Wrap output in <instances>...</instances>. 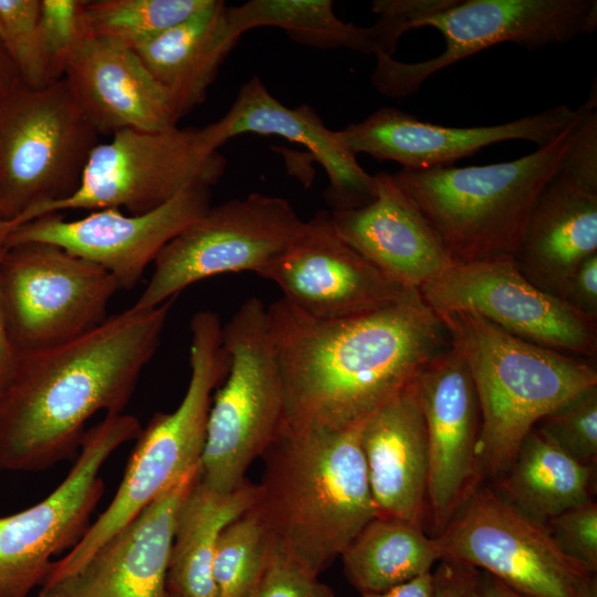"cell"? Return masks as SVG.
I'll list each match as a JSON object with an SVG mask.
<instances>
[{
	"instance_id": "f6af8a7d",
	"label": "cell",
	"mask_w": 597,
	"mask_h": 597,
	"mask_svg": "<svg viewBox=\"0 0 597 597\" xmlns=\"http://www.w3.org/2000/svg\"><path fill=\"white\" fill-rule=\"evenodd\" d=\"M20 82L17 70L0 44V95L10 91Z\"/></svg>"
},
{
	"instance_id": "d4e9b609",
	"label": "cell",
	"mask_w": 597,
	"mask_h": 597,
	"mask_svg": "<svg viewBox=\"0 0 597 597\" xmlns=\"http://www.w3.org/2000/svg\"><path fill=\"white\" fill-rule=\"evenodd\" d=\"M594 254L597 191L559 169L537 197L513 261L528 282L564 300L569 279Z\"/></svg>"
},
{
	"instance_id": "681fc988",
	"label": "cell",
	"mask_w": 597,
	"mask_h": 597,
	"mask_svg": "<svg viewBox=\"0 0 597 597\" xmlns=\"http://www.w3.org/2000/svg\"><path fill=\"white\" fill-rule=\"evenodd\" d=\"M0 471H1V469H0Z\"/></svg>"
},
{
	"instance_id": "7402d4cb",
	"label": "cell",
	"mask_w": 597,
	"mask_h": 597,
	"mask_svg": "<svg viewBox=\"0 0 597 597\" xmlns=\"http://www.w3.org/2000/svg\"><path fill=\"white\" fill-rule=\"evenodd\" d=\"M63 77L98 135L165 130L181 118L137 53L111 41L87 38L69 59Z\"/></svg>"
},
{
	"instance_id": "e0dca14e",
	"label": "cell",
	"mask_w": 597,
	"mask_h": 597,
	"mask_svg": "<svg viewBox=\"0 0 597 597\" xmlns=\"http://www.w3.org/2000/svg\"><path fill=\"white\" fill-rule=\"evenodd\" d=\"M258 275L277 285L294 308L321 321L374 312L412 291L349 247L336 232L329 210L305 221L294 243Z\"/></svg>"
},
{
	"instance_id": "ab89813d",
	"label": "cell",
	"mask_w": 597,
	"mask_h": 597,
	"mask_svg": "<svg viewBox=\"0 0 597 597\" xmlns=\"http://www.w3.org/2000/svg\"><path fill=\"white\" fill-rule=\"evenodd\" d=\"M432 597H480V569L452 559H440L432 570Z\"/></svg>"
},
{
	"instance_id": "7a4b0ae2",
	"label": "cell",
	"mask_w": 597,
	"mask_h": 597,
	"mask_svg": "<svg viewBox=\"0 0 597 597\" xmlns=\"http://www.w3.org/2000/svg\"><path fill=\"white\" fill-rule=\"evenodd\" d=\"M175 300L133 305L75 338L18 352L0 388V469H50L76 457L94 415L122 413Z\"/></svg>"
},
{
	"instance_id": "4316f807",
	"label": "cell",
	"mask_w": 597,
	"mask_h": 597,
	"mask_svg": "<svg viewBox=\"0 0 597 597\" xmlns=\"http://www.w3.org/2000/svg\"><path fill=\"white\" fill-rule=\"evenodd\" d=\"M256 484L245 480L230 492L207 486L200 475L176 516L166 591L170 597H217L213 561L223 528L250 510Z\"/></svg>"
},
{
	"instance_id": "8fae6325",
	"label": "cell",
	"mask_w": 597,
	"mask_h": 597,
	"mask_svg": "<svg viewBox=\"0 0 597 597\" xmlns=\"http://www.w3.org/2000/svg\"><path fill=\"white\" fill-rule=\"evenodd\" d=\"M430 27L446 40L432 59L406 63L377 53L370 80L388 97L416 94L434 73L500 43L527 50L567 43L597 29L596 0H453L413 29Z\"/></svg>"
},
{
	"instance_id": "603a6c76",
	"label": "cell",
	"mask_w": 597,
	"mask_h": 597,
	"mask_svg": "<svg viewBox=\"0 0 597 597\" xmlns=\"http://www.w3.org/2000/svg\"><path fill=\"white\" fill-rule=\"evenodd\" d=\"M206 128L218 149L228 139L247 133L275 135L303 145L327 174L325 196L332 210L359 208L376 196L374 175L359 165L338 130L327 128L306 104L294 108L282 104L256 75L240 87L229 111Z\"/></svg>"
},
{
	"instance_id": "9c48e42d",
	"label": "cell",
	"mask_w": 597,
	"mask_h": 597,
	"mask_svg": "<svg viewBox=\"0 0 597 597\" xmlns=\"http://www.w3.org/2000/svg\"><path fill=\"white\" fill-rule=\"evenodd\" d=\"M227 167L205 127L158 132L124 129L90 155L77 189L67 198L30 210L8 222L14 229L62 210L125 208L151 211L193 186L216 185Z\"/></svg>"
},
{
	"instance_id": "8992f818",
	"label": "cell",
	"mask_w": 597,
	"mask_h": 597,
	"mask_svg": "<svg viewBox=\"0 0 597 597\" xmlns=\"http://www.w3.org/2000/svg\"><path fill=\"white\" fill-rule=\"evenodd\" d=\"M222 324L211 311L196 313L190 323V378L178 407L153 416L142 428L118 489L82 540L51 563L43 583L80 568L113 534L136 517L185 473L200 465L213 390L226 378L229 355Z\"/></svg>"
},
{
	"instance_id": "5bb4252c",
	"label": "cell",
	"mask_w": 597,
	"mask_h": 597,
	"mask_svg": "<svg viewBox=\"0 0 597 597\" xmlns=\"http://www.w3.org/2000/svg\"><path fill=\"white\" fill-rule=\"evenodd\" d=\"M433 538L440 559L482 569L530 597H577L594 576L561 552L545 523L482 484Z\"/></svg>"
},
{
	"instance_id": "d6a6232c",
	"label": "cell",
	"mask_w": 597,
	"mask_h": 597,
	"mask_svg": "<svg viewBox=\"0 0 597 597\" xmlns=\"http://www.w3.org/2000/svg\"><path fill=\"white\" fill-rule=\"evenodd\" d=\"M41 0H0V44L23 85L40 90L59 81L40 32Z\"/></svg>"
},
{
	"instance_id": "74e56055",
	"label": "cell",
	"mask_w": 597,
	"mask_h": 597,
	"mask_svg": "<svg viewBox=\"0 0 597 597\" xmlns=\"http://www.w3.org/2000/svg\"><path fill=\"white\" fill-rule=\"evenodd\" d=\"M248 597H334L329 586L275 548Z\"/></svg>"
},
{
	"instance_id": "4dcf8cb0",
	"label": "cell",
	"mask_w": 597,
	"mask_h": 597,
	"mask_svg": "<svg viewBox=\"0 0 597 597\" xmlns=\"http://www.w3.org/2000/svg\"><path fill=\"white\" fill-rule=\"evenodd\" d=\"M213 0H98L86 1L91 36L130 50L208 8Z\"/></svg>"
},
{
	"instance_id": "4fadbf2b",
	"label": "cell",
	"mask_w": 597,
	"mask_h": 597,
	"mask_svg": "<svg viewBox=\"0 0 597 597\" xmlns=\"http://www.w3.org/2000/svg\"><path fill=\"white\" fill-rule=\"evenodd\" d=\"M0 283L17 352L50 347L95 328L122 290L103 268L43 242L6 248Z\"/></svg>"
},
{
	"instance_id": "c3c4849f",
	"label": "cell",
	"mask_w": 597,
	"mask_h": 597,
	"mask_svg": "<svg viewBox=\"0 0 597 597\" xmlns=\"http://www.w3.org/2000/svg\"><path fill=\"white\" fill-rule=\"evenodd\" d=\"M166 597H170V596L167 594Z\"/></svg>"
},
{
	"instance_id": "7bdbcfd3",
	"label": "cell",
	"mask_w": 597,
	"mask_h": 597,
	"mask_svg": "<svg viewBox=\"0 0 597 597\" xmlns=\"http://www.w3.org/2000/svg\"><path fill=\"white\" fill-rule=\"evenodd\" d=\"M432 585L431 570L387 590L360 594V597H432Z\"/></svg>"
},
{
	"instance_id": "ffe728a7",
	"label": "cell",
	"mask_w": 597,
	"mask_h": 597,
	"mask_svg": "<svg viewBox=\"0 0 597 597\" xmlns=\"http://www.w3.org/2000/svg\"><path fill=\"white\" fill-rule=\"evenodd\" d=\"M199 475L200 465L185 473L74 573L42 584L38 597H166L177 512Z\"/></svg>"
},
{
	"instance_id": "d590c367",
	"label": "cell",
	"mask_w": 597,
	"mask_h": 597,
	"mask_svg": "<svg viewBox=\"0 0 597 597\" xmlns=\"http://www.w3.org/2000/svg\"><path fill=\"white\" fill-rule=\"evenodd\" d=\"M546 526L561 552L589 574L597 570V504L595 501L566 510Z\"/></svg>"
},
{
	"instance_id": "83f0119b",
	"label": "cell",
	"mask_w": 597,
	"mask_h": 597,
	"mask_svg": "<svg viewBox=\"0 0 597 597\" xmlns=\"http://www.w3.org/2000/svg\"><path fill=\"white\" fill-rule=\"evenodd\" d=\"M595 470L533 427L510 469L496 480V491L526 515L546 523L593 500Z\"/></svg>"
},
{
	"instance_id": "484cf974",
	"label": "cell",
	"mask_w": 597,
	"mask_h": 597,
	"mask_svg": "<svg viewBox=\"0 0 597 597\" xmlns=\"http://www.w3.org/2000/svg\"><path fill=\"white\" fill-rule=\"evenodd\" d=\"M223 1L135 50L155 80L170 94L180 116L207 96L219 69L240 36L232 30Z\"/></svg>"
},
{
	"instance_id": "5b68a950",
	"label": "cell",
	"mask_w": 597,
	"mask_h": 597,
	"mask_svg": "<svg viewBox=\"0 0 597 597\" xmlns=\"http://www.w3.org/2000/svg\"><path fill=\"white\" fill-rule=\"evenodd\" d=\"M575 122L514 160L394 175L453 264L513 258L537 197L563 165Z\"/></svg>"
},
{
	"instance_id": "44dd1931",
	"label": "cell",
	"mask_w": 597,
	"mask_h": 597,
	"mask_svg": "<svg viewBox=\"0 0 597 597\" xmlns=\"http://www.w3.org/2000/svg\"><path fill=\"white\" fill-rule=\"evenodd\" d=\"M367 205L329 210L338 235L367 261L407 289L419 291L453 265L438 234L394 174L374 175Z\"/></svg>"
},
{
	"instance_id": "52a82bcc",
	"label": "cell",
	"mask_w": 597,
	"mask_h": 597,
	"mask_svg": "<svg viewBox=\"0 0 597 597\" xmlns=\"http://www.w3.org/2000/svg\"><path fill=\"white\" fill-rule=\"evenodd\" d=\"M222 337L229 369L211 402L200 480L230 492L282 431L285 404L268 306L245 300L222 326Z\"/></svg>"
},
{
	"instance_id": "1f68e13d",
	"label": "cell",
	"mask_w": 597,
	"mask_h": 597,
	"mask_svg": "<svg viewBox=\"0 0 597 597\" xmlns=\"http://www.w3.org/2000/svg\"><path fill=\"white\" fill-rule=\"evenodd\" d=\"M270 535L253 506L220 534L213 561L217 597H248L269 561Z\"/></svg>"
},
{
	"instance_id": "bcb514c9",
	"label": "cell",
	"mask_w": 597,
	"mask_h": 597,
	"mask_svg": "<svg viewBox=\"0 0 597 597\" xmlns=\"http://www.w3.org/2000/svg\"><path fill=\"white\" fill-rule=\"evenodd\" d=\"M577 597H597V579L595 575L582 586Z\"/></svg>"
},
{
	"instance_id": "f35d334b",
	"label": "cell",
	"mask_w": 597,
	"mask_h": 597,
	"mask_svg": "<svg viewBox=\"0 0 597 597\" xmlns=\"http://www.w3.org/2000/svg\"><path fill=\"white\" fill-rule=\"evenodd\" d=\"M452 0H376L371 11L378 15L374 28L379 52L392 56L399 39L413 29L417 21L451 4Z\"/></svg>"
},
{
	"instance_id": "ac0fdd59",
	"label": "cell",
	"mask_w": 597,
	"mask_h": 597,
	"mask_svg": "<svg viewBox=\"0 0 597 597\" xmlns=\"http://www.w3.org/2000/svg\"><path fill=\"white\" fill-rule=\"evenodd\" d=\"M417 383L429 454L426 521L434 537L484 479L478 455L481 415L468 365L451 344L425 366Z\"/></svg>"
},
{
	"instance_id": "277c9868",
	"label": "cell",
	"mask_w": 597,
	"mask_h": 597,
	"mask_svg": "<svg viewBox=\"0 0 597 597\" xmlns=\"http://www.w3.org/2000/svg\"><path fill=\"white\" fill-rule=\"evenodd\" d=\"M462 355L478 396V455L499 480L533 427L578 392L597 386L589 362L520 339L470 311L437 313Z\"/></svg>"
},
{
	"instance_id": "6da1fadb",
	"label": "cell",
	"mask_w": 597,
	"mask_h": 597,
	"mask_svg": "<svg viewBox=\"0 0 597 597\" xmlns=\"http://www.w3.org/2000/svg\"><path fill=\"white\" fill-rule=\"evenodd\" d=\"M284 427L346 430L364 422L450 345L438 314L410 291L366 314L321 321L284 298L268 306Z\"/></svg>"
},
{
	"instance_id": "7dc6e473",
	"label": "cell",
	"mask_w": 597,
	"mask_h": 597,
	"mask_svg": "<svg viewBox=\"0 0 597 597\" xmlns=\"http://www.w3.org/2000/svg\"><path fill=\"white\" fill-rule=\"evenodd\" d=\"M8 227L6 221L0 220V231Z\"/></svg>"
},
{
	"instance_id": "8d00e7d4",
	"label": "cell",
	"mask_w": 597,
	"mask_h": 597,
	"mask_svg": "<svg viewBox=\"0 0 597 597\" xmlns=\"http://www.w3.org/2000/svg\"><path fill=\"white\" fill-rule=\"evenodd\" d=\"M561 171L580 186L597 191V107L595 92L577 109V118Z\"/></svg>"
},
{
	"instance_id": "3957f363",
	"label": "cell",
	"mask_w": 597,
	"mask_h": 597,
	"mask_svg": "<svg viewBox=\"0 0 597 597\" xmlns=\"http://www.w3.org/2000/svg\"><path fill=\"white\" fill-rule=\"evenodd\" d=\"M363 423L339 431L283 427L261 457L253 509L273 548L316 576L376 516Z\"/></svg>"
},
{
	"instance_id": "60d3db41",
	"label": "cell",
	"mask_w": 597,
	"mask_h": 597,
	"mask_svg": "<svg viewBox=\"0 0 597 597\" xmlns=\"http://www.w3.org/2000/svg\"><path fill=\"white\" fill-rule=\"evenodd\" d=\"M564 301L597 318V254L587 258L574 272L566 286Z\"/></svg>"
},
{
	"instance_id": "ee69618b",
	"label": "cell",
	"mask_w": 597,
	"mask_h": 597,
	"mask_svg": "<svg viewBox=\"0 0 597 597\" xmlns=\"http://www.w3.org/2000/svg\"><path fill=\"white\" fill-rule=\"evenodd\" d=\"M480 597H530L495 576L480 570Z\"/></svg>"
},
{
	"instance_id": "cb8c5ba5",
	"label": "cell",
	"mask_w": 597,
	"mask_h": 597,
	"mask_svg": "<svg viewBox=\"0 0 597 597\" xmlns=\"http://www.w3.org/2000/svg\"><path fill=\"white\" fill-rule=\"evenodd\" d=\"M360 444L376 516L425 526L429 454L417 378L364 421Z\"/></svg>"
},
{
	"instance_id": "9a60e30c",
	"label": "cell",
	"mask_w": 597,
	"mask_h": 597,
	"mask_svg": "<svg viewBox=\"0 0 597 597\" xmlns=\"http://www.w3.org/2000/svg\"><path fill=\"white\" fill-rule=\"evenodd\" d=\"M419 293L436 313L470 311L525 342L596 357L597 318L528 282L513 258L453 264Z\"/></svg>"
},
{
	"instance_id": "ba28073f",
	"label": "cell",
	"mask_w": 597,
	"mask_h": 597,
	"mask_svg": "<svg viewBox=\"0 0 597 597\" xmlns=\"http://www.w3.org/2000/svg\"><path fill=\"white\" fill-rule=\"evenodd\" d=\"M97 137L64 77L0 95V220L70 197Z\"/></svg>"
},
{
	"instance_id": "f1b7e54d",
	"label": "cell",
	"mask_w": 597,
	"mask_h": 597,
	"mask_svg": "<svg viewBox=\"0 0 597 597\" xmlns=\"http://www.w3.org/2000/svg\"><path fill=\"white\" fill-rule=\"evenodd\" d=\"M423 528L375 516L341 555L349 583L360 594L379 593L431 572L440 555L434 538Z\"/></svg>"
},
{
	"instance_id": "2e32d148",
	"label": "cell",
	"mask_w": 597,
	"mask_h": 597,
	"mask_svg": "<svg viewBox=\"0 0 597 597\" xmlns=\"http://www.w3.org/2000/svg\"><path fill=\"white\" fill-rule=\"evenodd\" d=\"M211 187L185 189L163 206L140 214L94 210L65 220L50 213L12 229L6 248L43 242L62 248L111 273L121 289H133L163 248L211 206Z\"/></svg>"
},
{
	"instance_id": "b9f144b4",
	"label": "cell",
	"mask_w": 597,
	"mask_h": 597,
	"mask_svg": "<svg viewBox=\"0 0 597 597\" xmlns=\"http://www.w3.org/2000/svg\"><path fill=\"white\" fill-rule=\"evenodd\" d=\"M8 233V228L0 231V264L2 255L6 251V239ZM17 353L18 352L12 343L8 327L0 283V388L12 370L17 358Z\"/></svg>"
},
{
	"instance_id": "e575fe53",
	"label": "cell",
	"mask_w": 597,
	"mask_h": 597,
	"mask_svg": "<svg viewBox=\"0 0 597 597\" xmlns=\"http://www.w3.org/2000/svg\"><path fill=\"white\" fill-rule=\"evenodd\" d=\"M86 0H41L40 32L54 76H64L75 50L91 36L85 17Z\"/></svg>"
},
{
	"instance_id": "7c38bea8",
	"label": "cell",
	"mask_w": 597,
	"mask_h": 597,
	"mask_svg": "<svg viewBox=\"0 0 597 597\" xmlns=\"http://www.w3.org/2000/svg\"><path fill=\"white\" fill-rule=\"evenodd\" d=\"M304 223L289 200L262 192L210 207L163 248L134 306L156 307L218 274H258L294 243Z\"/></svg>"
},
{
	"instance_id": "836d02e7",
	"label": "cell",
	"mask_w": 597,
	"mask_h": 597,
	"mask_svg": "<svg viewBox=\"0 0 597 597\" xmlns=\"http://www.w3.org/2000/svg\"><path fill=\"white\" fill-rule=\"evenodd\" d=\"M578 461L597 462V386L569 398L544 416L536 426Z\"/></svg>"
},
{
	"instance_id": "f546056e",
	"label": "cell",
	"mask_w": 597,
	"mask_h": 597,
	"mask_svg": "<svg viewBox=\"0 0 597 597\" xmlns=\"http://www.w3.org/2000/svg\"><path fill=\"white\" fill-rule=\"evenodd\" d=\"M331 0H251L228 7L234 33L260 27H274L301 44L316 49H348L377 54L379 43L374 25L359 27L341 20Z\"/></svg>"
},
{
	"instance_id": "d6986e66",
	"label": "cell",
	"mask_w": 597,
	"mask_h": 597,
	"mask_svg": "<svg viewBox=\"0 0 597 597\" xmlns=\"http://www.w3.org/2000/svg\"><path fill=\"white\" fill-rule=\"evenodd\" d=\"M576 117L577 109L559 104L499 125L447 127L395 107H381L365 119L338 129V134L356 156L363 153L379 160L396 161L402 169L421 170L451 166L501 142L528 140L543 146Z\"/></svg>"
},
{
	"instance_id": "30bf717a",
	"label": "cell",
	"mask_w": 597,
	"mask_h": 597,
	"mask_svg": "<svg viewBox=\"0 0 597 597\" xmlns=\"http://www.w3.org/2000/svg\"><path fill=\"white\" fill-rule=\"evenodd\" d=\"M140 431L135 416L105 415L85 431L73 467L49 495L0 516V597H28L43 583L52 557L82 540L104 493L105 462Z\"/></svg>"
}]
</instances>
